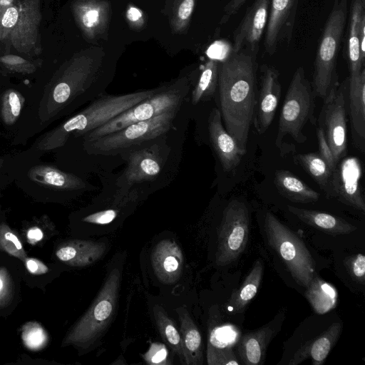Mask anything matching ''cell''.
<instances>
[{
    "label": "cell",
    "instance_id": "1",
    "mask_svg": "<svg viewBox=\"0 0 365 365\" xmlns=\"http://www.w3.org/2000/svg\"><path fill=\"white\" fill-rule=\"evenodd\" d=\"M257 53L232 51L220 62L217 89L225 128L243 155L252 124L257 98Z\"/></svg>",
    "mask_w": 365,
    "mask_h": 365
},
{
    "label": "cell",
    "instance_id": "2",
    "mask_svg": "<svg viewBox=\"0 0 365 365\" xmlns=\"http://www.w3.org/2000/svg\"><path fill=\"white\" fill-rule=\"evenodd\" d=\"M161 87L120 95L103 94L53 128L40 135L29 148L42 155L54 153L68 138L80 137L103 125L116 115L151 96Z\"/></svg>",
    "mask_w": 365,
    "mask_h": 365
},
{
    "label": "cell",
    "instance_id": "3",
    "mask_svg": "<svg viewBox=\"0 0 365 365\" xmlns=\"http://www.w3.org/2000/svg\"><path fill=\"white\" fill-rule=\"evenodd\" d=\"M31 151L13 182L26 195L38 200L60 202L93 187L78 175L41 160V153Z\"/></svg>",
    "mask_w": 365,
    "mask_h": 365
},
{
    "label": "cell",
    "instance_id": "4",
    "mask_svg": "<svg viewBox=\"0 0 365 365\" xmlns=\"http://www.w3.org/2000/svg\"><path fill=\"white\" fill-rule=\"evenodd\" d=\"M347 14V0H334L319 40L311 84L314 96L323 101L339 86L337 59Z\"/></svg>",
    "mask_w": 365,
    "mask_h": 365
},
{
    "label": "cell",
    "instance_id": "5",
    "mask_svg": "<svg viewBox=\"0 0 365 365\" xmlns=\"http://www.w3.org/2000/svg\"><path fill=\"white\" fill-rule=\"evenodd\" d=\"M120 279L118 268L110 271L93 302L65 336L62 346L72 345L82 349L94 347L115 315Z\"/></svg>",
    "mask_w": 365,
    "mask_h": 365
},
{
    "label": "cell",
    "instance_id": "6",
    "mask_svg": "<svg viewBox=\"0 0 365 365\" xmlns=\"http://www.w3.org/2000/svg\"><path fill=\"white\" fill-rule=\"evenodd\" d=\"M314 98L304 68L298 67L289 83L279 119L275 145L282 155L289 152L288 140L298 144L306 142L304 126L308 121L315 123Z\"/></svg>",
    "mask_w": 365,
    "mask_h": 365
},
{
    "label": "cell",
    "instance_id": "7",
    "mask_svg": "<svg viewBox=\"0 0 365 365\" xmlns=\"http://www.w3.org/2000/svg\"><path fill=\"white\" fill-rule=\"evenodd\" d=\"M190 91L187 78L182 77L162 86L161 88L145 100L123 113L78 138L83 142L94 140L101 136L114 133L130 124L155 117L166 111L180 109Z\"/></svg>",
    "mask_w": 365,
    "mask_h": 365
},
{
    "label": "cell",
    "instance_id": "8",
    "mask_svg": "<svg viewBox=\"0 0 365 365\" xmlns=\"http://www.w3.org/2000/svg\"><path fill=\"white\" fill-rule=\"evenodd\" d=\"M264 230L269 245L275 250L294 280L306 288L316 273L315 262L303 240L267 212Z\"/></svg>",
    "mask_w": 365,
    "mask_h": 365
},
{
    "label": "cell",
    "instance_id": "9",
    "mask_svg": "<svg viewBox=\"0 0 365 365\" xmlns=\"http://www.w3.org/2000/svg\"><path fill=\"white\" fill-rule=\"evenodd\" d=\"M178 110L166 111L94 140L83 142V148L89 154L96 155H113L125 153L165 134L170 129Z\"/></svg>",
    "mask_w": 365,
    "mask_h": 365
},
{
    "label": "cell",
    "instance_id": "10",
    "mask_svg": "<svg viewBox=\"0 0 365 365\" xmlns=\"http://www.w3.org/2000/svg\"><path fill=\"white\" fill-rule=\"evenodd\" d=\"M250 216L246 205L237 200L225 207L217 228L215 264L225 266L236 261L245 251L249 238Z\"/></svg>",
    "mask_w": 365,
    "mask_h": 365
},
{
    "label": "cell",
    "instance_id": "11",
    "mask_svg": "<svg viewBox=\"0 0 365 365\" xmlns=\"http://www.w3.org/2000/svg\"><path fill=\"white\" fill-rule=\"evenodd\" d=\"M346 85L347 78L324 101L318 118L319 127L324 131L336 164L346 155Z\"/></svg>",
    "mask_w": 365,
    "mask_h": 365
},
{
    "label": "cell",
    "instance_id": "12",
    "mask_svg": "<svg viewBox=\"0 0 365 365\" xmlns=\"http://www.w3.org/2000/svg\"><path fill=\"white\" fill-rule=\"evenodd\" d=\"M141 145L128 151L127 165L116 182L120 192H128L135 190L136 185L151 182L163 172L165 155L160 147L155 144Z\"/></svg>",
    "mask_w": 365,
    "mask_h": 365
},
{
    "label": "cell",
    "instance_id": "13",
    "mask_svg": "<svg viewBox=\"0 0 365 365\" xmlns=\"http://www.w3.org/2000/svg\"><path fill=\"white\" fill-rule=\"evenodd\" d=\"M281 92L282 86L278 70L269 65L262 66L252 121L259 134H264L272 124L280 100Z\"/></svg>",
    "mask_w": 365,
    "mask_h": 365
},
{
    "label": "cell",
    "instance_id": "14",
    "mask_svg": "<svg viewBox=\"0 0 365 365\" xmlns=\"http://www.w3.org/2000/svg\"><path fill=\"white\" fill-rule=\"evenodd\" d=\"M362 169L356 157H344L333 173L334 197L342 203L365 212V200L361 184Z\"/></svg>",
    "mask_w": 365,
    "mask_h": 365
},
{
    "label": "cell",
    "instance_id": "15",
    "mask_svg": "<svg viewBox=\"0 0 365 365\" xmlns=\"http://www.w3.org/2000/svg\"><path fill=\"white\" fill-rule=\"evenodd\" d=\"M27 85L0 81V135L11 141L20 130L27 105Z\"/></svg>",
    "mask_w": 365,
    "mask_h": 365
},
{
    "label": "cell",
    "instance_id": "16",
    "mask_svg": "<svg viewBox=\"0 0 365 365\" xmlns=\"http://www.w3.org/2000/svg\"><path fill=\"white\" fill-rule=\"evenodd\" d=\"M299 0H271L264 46L272 56L279 43H289L292 37Z\"/></svg>",
    "mask_w": 365,
    "mask_h": 365
},
{
    "label": "cell",
    "instance_id": "17",
    "mask_svg": "<svg viewBox=\"0 0 365 365\" xmlns=\"http://www.w3.org/2000/svg\"><path fill=\"white\" fill-rule=\"evenodd\" d=\"M271 0H255L236 28L232 51L247 49L258 53L259 41L267 26Z\"/></svg>",
    "mask_w": 365,
    "mask_h": 365
},
{
    "label": "cell",
    "instance_id": "18",
    "mask_svg": "<svg viewBox=\"0 0 365 365\" xmlns=\"http://www.w3.org/2000/svg\"><path fill=\"white\" fill-rule=\"evenodd\" d=\"M346 108L348 112L354 145L365 150V68L347 78Z\"/></svg>",
    "mask_w": 365,
    "mask_h": 365
},
{
    "label": "cell",
    "instance_id": "19",
    "mask_svg": "<svg viewBox=\"0 0 365 365\" xmlns=\"http://www.w3.org/2000/svg\"><path fill=\"white\" fill-rule=\"evenodd\" d=\"M208 135L223 170L230 172L235 169L244 155L223 126L220 111L217 108L212 109L208 117Z\"/></svg>",
    "mask_w": 365,
    "mask_h": 365
},
{
    "label": "cell",
    "instance_id": "20",
    "mask_svg": "<svg viewBox=\"0 0 365 365\" xmlns=\"http://www.w3.org/2000/svg\"><path fill=\"white\" fill-rule=\"evenodd\" d=\"M217 318L209 319L207 360L209 365H238L240 361L232 350L235 344L234 327L220 323Z\"/></svg>",
    "mask_w": 365,
    "mask_h": 365
},
{
    "label": "cell",
    "instance_id": "21",
    "mask_svg": "<svg viewBox=\"0 0 365 365\" xmlns=\"http://www.w3.org/2000/svg\"><path fill=\"white\" fill-rule=\"evenodd\" d=\"M365 38V0H351L347 31L346 56L349 76L359 75L365 68L359 41Z\"/></svg>",
    "mask_w": 365,
    "mask_h": 365
},
{
    "label": "cell",
    "instance_id": "22",
    "mask_svg": "<svg viewBox=\"0 0 365 365\" xmlns=\"http://www.w3.org/2000/svg\"><path fill=\"white\" fill-rule=\"evenodd\" d=\"M183 255L179 245L172 240L158 242L151 254V264L158 279L164 284H173L181 277Z\"/></svg>",
    "mask_w": 365,
    "mask_h": 365
},
{
    "label": "cell",
    "instance_id": "23",
    "mask_svg": "<svg viewBox=\"0 0 365 365\" xmlns=\"http://www.w3.org/2000/svg\"><path fill=\"white\" fill-rule=\"evenodd\" d=\"M106 250V245L103 242L73 240L60 245L56 250V256L69 266L84 267L99 260Z\"/></svg>",
    "mask_w": 365,
    "mask_h": 365
},
{
    "label": "cell",
    "instance_id": "24",
    "mask_svg": "<svg viewBox=\"0 0 365 365\" xmlns=\"http://www.w3.org/2000/svg\"><path fill=\"white\" fill-rule=\"evenodd\" d=\"M343 324L334 322L322 334L302 346L288 362L289 365H298L311 358L312 365H322L332 348L336 344L342 331Z\"/></svg>",
    "mask_w": 365,
    "mask_h": 365
},
{
    "label": "cell",
    "instance_id": "25",
    "mask_svg": "<svg viewBox=\"0 0 365 365\" xmlns=\"http://www.w3.org/2000/svg\"><path fill=\"white\" fill-rule=\"evenodd\" d=\"M277 331L274 325L266 324L242 335L238 340L237 346L240 364L244 365L262 364L268 345Z\"/></svg>",
    "mask_w": 365,
    "mask_h": 365
},
{
    "label": "cell",
    "instance_id": "26",
    "mask_svg": "<svg viewBox=\"0 0 365 365\" xmlns=\"http://www.w3.org/2000/svg\"><path fill=\"white\" fill-rule=\"evenodd\" d=\"M78 22L89 39H94L107 29L110 6L105 0H82L76 5Z\"/></svg>",
    "mask_w": 365,
    "mask_h": 365
},
{
    "label": "cell",
    "instance_id": "27",
    "mask_svg": "<svg viewBox=\"0 0 365 365\" xmlns=\"http://www.w3.org/2000/svg\"><path fill=\"white\" fill-rule=\"evenodd\" d=\"M287 209L305 224L327 235H346L357 230L355 225L331 214L292 205H287Z\"/></svg>",
    "mask_w": 365,
    "mask_h": 365
},
{
    "label": "cell",
    "instance_id": "28",
    "mask_svg": "<svg viewBox=\"0 0 365 365\" xmlns=\"http://www.w3.org/2000/svg\"><path fill=\"white\" fill-rule=\"evenodd\" d=\"M175 312L180 321V333L185 365L203 364V345L200 332L186 307H178Z\"/></svg>",
    "mask_w": 365,
    "mask_h": 365
},
{
    "label": "cell",
    "instance_id": "29",
    "mask_svg": "<svg viewBox=\"0 0 365 365\" xmlns=\"http://www.w3.org/2000/svg\"><path fill=\"white\" fill-rule=\"evenodd\" d=\"M263 273V262L261 259H257L240 287L231 294L225 307L228 312L237 314L245 311L258 292Z\"/></svg>",
    "mask_w": 365,
    "mask_h": 365
},
{
    "label": "cell",
    "instance_id": "30",
    "mask_svg": "<svg viewBox=\"0 0 365 365\" xmlns=\"http://www.w3.org/2000/svg\"><path fill=\"white\" fill-rule=\"evenodd\" d=\"M274 183L278 192L293 202L312 203L320 197L319 192L288 170H277L274 173Z\"/></svg>",
    "mask_w": 365,
    "mask_h": 365
},
{
    "label": "cell",
    "instance_id": "31",
    "mask_svg": "<svg viewBox=\"0 0 365 365\" xmlns=\"http://www.w3.org/2000/svg\"><path fill=\"white\" fill-rule=\"evenodd\" d=\"M294 161L312 178L327 197H334L333 173L318 153L298 154Z\"/></svg>",
    "mask_w": 365,
    "mask_h": 365
},
{
    "label": "cell",
    "instance_id": "32",
    "mask_svg": "<svg viewBox=\"0 0 365 365\" xmlns=\"http://www.w3.org/2000/svg\"><path fill=\"white\" fill-rule=\"evenodd\" d=\"M305 289V297L317 314H324L336 307L338 299L337 289L317 274Z\"/></svg>",
    "mask_w": 365,
    "mask_h": 365
},
{
    "label": "cell",
    "instance_id": "33",
    "mask_svg": "<svg viewBox=\"0 0 365 365\" xmlns=\"http://www.w3.org/2000/svg\"><path fill=\"white\" fill-rule=\"evenodd\" d=\"M153 312L162 339L180 359V363L185 364L181 336L176 324L160 305L155 304L153 309Z\"/></svg>",
    "mask_w": 365,
    "mask_h": 365
},
{
    "label": "cell",
    "instance_id": "34",
    "mask_svg": "<svg viewBox=\"0 0 365 365\" xmlns=\"http://www.w3.org/2000/svg\"><path fill=\"white\" fill-rule=\"evenodd\" d=\"M219 64V61L210 58L204 65L191 93L193 105L209 100L215 93L217 88Z\"/></svg>",
    "mask_w": 365,
    "mask_h": 365
},
{
    "label": "cell",
    "instance_id": "35",
    "mask_svg": "<svg viewBox=\"0 0 365 365\" xmlns=\"http://www.w3.org/2000/svg\"><path fill=\"white\" fill-rule=\"evenodd\" d=\"M196 0H173L168 14L173 32L182 33L190 24Z\"/></svg>",
    "mask_w": 365,
    "mask_h": 365
},
{
    "label": "cell",
    "instance_id": "36",
    "mask_svg": "<svg viewBox=\"0 0 365 365\" xmlns=\"http://www.w3.org/2000/svg\"><path fill=\"white\" fill-rule=\"evenodd\" d=\"M0 249L22 261L28 257L19 238L5 222L0 223Z\"/></svg>",
    "mask_w": 365,
    "mask_h": 365
},
{
    "label": "cell",
    "instance_id": "37",
    "mask_svg": "<svg viewBox=\"0 0 365 365\" xmlns=\"http://www.w3.org/2000/svg\"><path fill=\"white\" fill-rule=\"evenodd\" d=\"M21 339L24 345L33 351L43 349L48 341L46 331L36 322H27L22 327Z\"/></svg>",
    "mask_w": 365,
    "mask_h": 365
},
{
    "label": "cell",
    "instance_id": "38",
    "mask_svg": "<svg viewBox=\"0 0 365 365\" xmlns=\"http://www.w3.org/2000/svg\"><path fill=\"white\" fill-rule=\"evenodd\" d=\"M344 265L349 275L358 284H365V256L358 253L346 257Z\"/></svg>",
    "mask_w": 365,
    "mask_h": 365
},
{
    "label": "cell",
    "instance_id": "39",
    "mask_svg": "<svg viewBox=\"0 0 365 365\" xmlns=\"http://www.w3.org/2000/svg\"><path fill=\"white\" fill-rule=\"evenodd\" d=\"M51 224L47 216L43 215L39 219L36 220L26 230V237L27 242L32 245H36L41 242L45 237L46 227Z\"/></svg>",
    "mask_w": 365,
    "mask_h": 365
},
{
    "label": "cell",
    "instance_id": "40",
    "mask_svg": "<svg viewBox=\"0 0 365 365\" xmlns=\"http://www.w3.org/2000/svg\"><path fill=\"white\" fill-rule=\"evenodd\" d=\"M168 350L165 345L153 343L144 354L145 361L150 364H168Z\"/></svg>",
    "mask_w": 365,
    "mask_h": 365
},
{
    "label": "cell",
    "instance_id": "41",
    "mask_svg": "<svg viewBox=\"0 0 365 365\" xmlns=\"http://www.w3.org/2000/svg\"><path fill=\"white\" fill-rule=\"evenodd\" d=\"M317 137L319 147L318 153L326 162L330 170L334 173L337 164L334 161L332 152L327 142L324 131L319 126L317 128Z\"/></svg>",
    "mask_w": 365,
    "mask_h": 365
},
{
    "label": "cell",
    "instance_id": "42",
    "mask_svg": "<svg viewBox=\"0 0 365 365\" xmlns=\"http://www.w3.org/2000/svg\"><path fill=\"white\" fill-rule=\"evenodd\" d=\"M11 279L4 268H0V307H4L11 298Z\"/></svg>",
    "mask_w": 365,
    "mask_h": 365
},
{
    "label": "cell",
    "instance_id": "43",
    "mask_svg": "<svg viewBox=\"0 0 365 365\" xmlns=\"http://www.w3.org/2000/svg\"><path fill=\"white\" fill-rule=\"evenodd\" d=\"M126 19L131 29L139 30L145 24L143 11L138 8L130 6L126 11Z\"/></svg>",
    "mask_w": 365,
    "mask_h": 365
},
{
    "label": "cell",
    "instance_id": "44",
    "mask_svg": "<svg viewBox=\"0 0 365 365\" xmlns=\"http://www.w3.org/2000/svg\"><path fill=\"white\" fill-rule=\"evenodd\" d=\"M24 262L26 269L32 274H43L46 273L48 270L46 264L36 258L27 257L24 260Z\"/></svg>",
    "mask_w": 365,
    "mask_h": 365
},
{
    "label": "cell",
    "instance_id": "45",
    "mask_svg": "<svg viewBox=\"0 0 365 365\" xmlns=\"http://www.w3.org/2000/svg\"><path fill=\"white\" fill-rule=\"evenodd\" d=\"M207 55L211 59H215L217 61H223L226 58L230 53L226 51V46L222 42L216 41L212 44L207 50Z\"/></svg>",
    "mask_w": 365,
    "mask_h": 365
},
{
    "label": "cell",
    "instance_id": "46",
    "mask_svg": "<svg viewBox=\"0 0 365 365\" xmlns=\"http://www.w3.org/2000/svg\"><path fill=\"white\" fill-rule=\"evenodd\" d=\"M18 18L19 12L16 8L10 6L4 11L1 24L4 27L11 28L16 24Z\"/></svg>",
    "mask_w": 365,
    "mask_h": 365
},
{
    "label": "cell",
    "instance_id": "47",
    "mask_svg": "<svg viewBox=\"0 0 365 365\" xmlns=\"http://www.w3.org/2000/svg\"><path fill=\"white\" fill-rule=\"evenodd\" d=\"M247 0H230L224 9L225 14L222 18V22L227 21L232 16L235 15L243 6Z\"/></svg>",
    "mask_w": 365,
    "mask_h": 365
},
{
    "label": "cell",
    "instance_id": "48",
    "mask_svg": "<svg viewBox=\"0 0 365 365\" xmlns=\"http://www.w3.org/2000/svg\"><path fill=\"white\" fill-rule=\"evenodd\" d=\"M3 63L9 66H17L24 64L26 61L24 59L19 56H4L2 58Z\"/></svg>",
    "mask_w": 365,
    "mask_h": 365
},
{
    "label": "cell",
    "instance_id": "49",
    "mask_svg": "<svg viewBox=\"0 0 365 365\" xmlns=\"http://www.w3.org/2000/svg\"><path fill=\"white\" fill-rule=\"evenodd\" d=\"M14 0H0V6H6L12 3Z\"/></svg>",
    "mask_w": 365,
    "mask_h": 365
}]
</instances>
